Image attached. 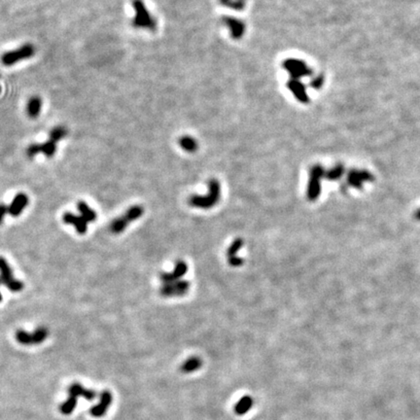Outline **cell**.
Wrapping results in <instances>:
<instances>
[{
	"instance_id": "cell-10",
	"label": "cell",
	"mask_w": 420,
	"mask_h": 420,
	"mask_svg": "<svg viewBox=\"0 0 420 420\" xmlns=\"http://www.w3.org/2000/svg\"><path fill=\"white\" fill-rule=\"evenodd\" d=\"M188 271V266L184 261H178L175 264V267L172 272L170 273H164L161 275V280L163 281V284H168L177 280H180L185 275Z\"/></svg>"
},
{
	"instance_id": "cell-14",
	"label": "cell",
	"mask_w": 420,
	"mask_h": 420,
	"mask_svg": "<svg viewBox=\"0 0 420 420\" xmlns=\"http://www.w3.org/2000/svg\"><path fill=\"white\" fill-rule=\"evenodd\" d=\"M28 202H29L28 197L25 194H23V193L18 194L13 199L10 206L8 207V213L11 216H14V217L21 215L24 209L27 207Z\"/></svg>"
},
{
	"instance_id": "cell-25",
	"label": "cell",
	"mask_w": 420,
	"mask_h": 420,
	"mask_svg": "<svg viewBox=\"0 0 420 420\" xmlns=\"http://www.w3.org/2000/svg\"><path fill=\"white\" fill-rule=\"evenodd\" d=\"M144 213V209L140 206H134L127 210V212L124 214L125 218L130 222H134L140 218Z\"/></svg>"
},
{
	"instance_id": "cell-23",
	"label": "cell",
	"mask_w": 420,
	"mask_h": 420,
	"mask_svg": "<svg viewBox=\"0 0 420 420\" xmlns=\"http://www.w3.org/2000/svg\"><path fill=\"white\" fill-rule=\"evenodd\" d=\"M68 136V130L64 126H57L52 129L49 134V140L58 143L59 141L64 140Z\"/></svg>"
},
{
	"instance_id": "cell-20",
	"label": "cell",
	"mask_w": 420,
	"mask_h": 420,
	"mask_svg": "<svg viewBox=\"0 0 420 420\" xmlns=\"http://www.w3.org/2000/svg\"><path fill=\"white\" fill-rule=\"evenodd\" d=\"M77 209L80 212L81 216L89 223V222H94L96 220V213L94 210H92L85 202L81 201L77 204Z\"/></svg>"
},
{
	"instance_id": "cell-17",
	"label": "cell",
	"mask_w": 420,
	"mask_h": 420,
	"mask_svg": "<svg viewBox=\"0 0 420 420\" xmlns=\"http://www.w3.org/2000/svg\"><path fill=\"white\" fill-rule=\"evenodd\" d=\"M253 399L251 396H243L238 400V402L234 406V413L237 416H244L246 415L253 407Z\"/></svg>"
},
{
	"instance_id": "cell-34",
	"label": "cell",
	"mask_w": 420,
	"mask_h": 420,
	"mask_svg": "<svg viewBox=\"0 0 420 420\" xmlns=\"http://www.w3.org/2000/svg\"><path fill=\"white\" fill-rule=\"evenodd\" d=\"M8 213V207L4 204H0V224L3 222L5 215Z\"/></svg>"
},
{
	"instance_id": "cell-5",
	"label": "cell",
	"mask_w": 420,
	"mask_h": 420,
	"mask_svg": "<svg viewBox=\"0 0 420 420\" xmlns=\"http://www.w3.org/2000/svg\"><path fill=\"white\" fill-rule=\"evenodd\" d=\"M283 69L286 70L291 79L300 80L303 77L312 75V70L307 67V65L298 59H287L282 63Z\"/></svg>"
},
{
	"instance_id": "cell-18",
	"label": "cell",
	"mask_w": 420,
	"mask_h": 420,
	"mask_svg": "<svg viewBox=\"0 0 420 420\" xmlns=\"http://www.w3.org/2000/svg\"><path fill=\"white\" fill-rule=\"evenodd\" d=\"M0 280L3 285H6L14 280L12 269L9 263L3 257H0Z\"/></svg>"
},
{
	"instance_id": "cell-3",
	"label": "cell",
	"mask_w": 420,
	"mask_h": 420,
	"mask_svg": "<svg viewBox=\"0 0 420 420\" xmlns=\"http://www.w3.org/2000/svg\"><path fill=\"white\" fill-rule=\"evenodd\" d=\"M35 54V47L32 44H24L17 49L5 52L1 57V63L5 67H12L22 61L32 58Z\"/></svg>"
},
{
	"instance_id": "cell-8",
	"label": "cell",
	"mask_w": 420,
	"mask_h": 420,
	"mask_svg": "<svg viewBox=\"0 0 420 420\" xmlns=\"http://www.w3.org/2000/svg\"><path fill=\"white\" fill-rule=\"evenodd\" d=\"M374 176L368 170L351 169L348 174V183L350 186L361 190L365 182H373Z\"/></svg>"
},
{
	"instance_id": "cell-13",
	"label": "cell",
	"mask_w": 420,
	"mask_h": 420,
	"mask_svg": "<svg viewBox=\"0 0 420 420\" xmlns=\"http://www.w3.org/2000/svg\"><path fill=\"white\" fill-rule=\"evenodd\" d=\"M288 89L293 93V95L301 102V103H308L309 97L306 93L305 86L300 80L297 79H291L287 83Z\"/></svg>"
},
{
	"instance_id": "cell-11",
	"label": "cell",
	"mask_w": 420,
	"mask_h": 420,
	"mask_svg": "<svg viewBox=\"0 0 420 420\" xmlns=\"http://www.w3.org/2000/svg\"><path fill=\"white\" fill-rule=\"evenodd\" d=\"M112 403V394L108 390H104L100 395V401L99 403L93 407L90 411L91 415L94 418H101L103 417L107 410L109 409L110 405Z\"/></svg>"
},
{
	"instance_id": "cell-30",
	"label": "cell",
	"mask_w": 420,
	"mask_h": 420,
	"mask_svg": "<svg viewBox=\"0 0 420 420\" xmlns=\"http://www.w3.org/2000/svg\"><path fill=\"white\" fill-rule=\"evenodd\" d=\"M242 246H243V240L241 238H236L228 249V253H227L228 258L236 256L237 252L242 248Z\"/></svg>"
},
{
	"instance_id": "cell-29",
	"label": "cell",
	"mask_w": 420,
	"mask_h": 420,
	"mask_svg": "<svg viewBox=\"0 0 420 420\" xmlns=\"http://www.w3.org/2000/svg\"><path fill=\"white\" fill-rule=\"evenodd\" d=\"M16 339L17 341L23 346H31L33 345L32 336L30 333H27L23 330H18L16 332Z\"/></svg>"
},
{
	"instance_id": "cell-7",
	"label": "cell",
	"mask_w": 420,
	"mask_h": 420,
	"mask_svg": "<svg viewBox=\"0 0 420 420\" xmlns=\"http://www.w3.org/2000/svg\"><path fill=\"white\" fill-rule=\"evenodd\" d=\"M190 282L187 280H177L168 284H163L161 294L164 297H181L189 291Z\"/></svg>"
},
{
	"instance_id": "cell-21",
	"label": "cell",
	"mask_w": 420,
	"mask_h": 420,
	"mask_svg": "<svg viewBox=\"0 0 420 420\" xmlns=\"http://www.w3.org/2000/svg\"><path fill=\"white\" fill-rule=\"evenodd\" d=\"M179 145L181 146V148L186 151L188 153H193L196 152L199 148V143L198 141L195 140L192 137L189 136H184L179 140Z\"/></svg>"
},
{
	"instance_id": "cell-16",
	"label": "cell",
	"mask_w": 420,
	"mask_h": 420,
	"mask_svg": "<svg viewBox=\"0 0 420 420\" xmlns=\"http://www.w3.org/2000/svg\"><path fill=\"white\" fill-rule=\"evenodd\" d=\"M42 99L39 96H32L29 98L27 104H26V113L29 118L36 119L40 115L42 110Z\"/></svg>"
},
{
	"instance_id": "cell-4",
	"label": "cell",
	"mask_w": 420,
	"mask_h": 420,
	"mask_svg": "<svg viewBox=\"0 0 420 420\" xmlns=\"http://www.w3.org/2000/svg\"><path fill=\"white\" fill-rule=\"evenodd\" d=\"M326 170L320 164L313 165L309 170V180L307 184V199L310 202L316 201L321 194V181L325 177Z\"/></svg>"
},
{
	"instance_id": "cell-36",
	"label": "cell",
	"mask_w": 420,
	"mask_h": 420,
	"mask_svg": "<svg viewBox=\"0 0 420 420\" xmlns=\"http://www.w3.org/2000/svg\"><path fill=\"white\" fill-rule=\"evenodd\" d=\"M2 301V295H1V292H0V302Z\"/></svg>"
},
{
	"instance_id": "cell-33",
	"label": "cell",
	"mask_w": 420,
	"mask_h": 420,
	"mask_svg": "<svg viewBox=\"0 0 420 420\" xmlns=\"http://www.w3.org/2000/svg\"><path fill=\"white\" fill-rule=\"evenodd\" d=\"M228 261H229V264H230L232 267H234V268L240 267V266H242V264H243V259H242V258H240V257H230V258H228Z\"/></svg>"
},
{
	"instance_id": "cell-28",
	"label": "cell",
	"mask_w": 420,
	"mask_h": 420,
	"mask_svg": "<svg viewBox=\"0 0 420 420\" xmlns=\"http://www.w3.org/2000/svg\"><path fill=\"white\" fill-rule=\"evenodd\" d=\"M220 3L232 10L240 11L243 10L247 0H219Z\"/></svg>"
},
{
	"instance_id": "cell-9",
	"label": "cell",
	"mask_w": 420,
	"mask_h": 420,
	"mask_svg": "<svg viewBox=\"0 0 420 420\" xmlns=\"http://www.w3.org/2000/svg\"><path fill=\"white\" fill-rule=\"evenodd\" d=\"M223 23L225 26H227V28L230 31L231 36L233 37V39L238 40L240 38H242V36L245 33V24L240 21L237 18L234 17H231V16H225L223 19Z\"/></svg>"
},
{
	"instance_id": "cell-31",
	"label": "cell",
	"mask_w": 420,
	"mask_h": 420,
	"mask_svg": "<svg viewBox=\"0 0 420 420\" xmlns=\"http://www.w3.org/2000/svg\"><path fill=\"white\" fill-rule=\"evenodd\" d=\"M11 292H20V291H22L23 289V283L22 281H20V280H16V279H14V280H12V281H10L8 284H6L5 285Z\"/></svg>"
},
{
	"instance_id": "cell-37",
	"label": "cell",
	"mask_w": 420,
	"mask_h": 420,
	"mask_svg": "<svg viewBox=\"0 0 420 420\" xmlns=\"http://www.w3.org/2000/svg\"><path fill=\"white\" fill-rule=\"evenodd\" d=\"M1 284H2V282H1V280H0V285H1Z\"/></svg>"
},
{
	"instance_id": "cell-12",
	"label": "cell",
	"mask_w": 420,
	"mask_h": 420,
	"mask_svg": "<svg viewBox=\"0 0 420 420\" xmlns=\"http://www.w3.org/2000/svg\"><path fill=\"white\" fill-rule=\"evenodd\" d=\"M63 220L68 225H73L79 234H85L88 231V222L82 216L75 215L71 212H66L63 216Z\"/></svg>"
},
{
	"instance_id": "cell-22",
	"label": "cell",
	"mask_w": 420,
	"mask_h": 420,
	"mask_svg": "<svg viewBox=\"0 0 420 420\" xmlns=\"http://www.w3.org/2000/svg\"><path fill=\"white\" fill-rule=\"evenodd\" d=\"M345 173V166L341 163L335 165L331 169L325 172V177L329 181H337L339 180Z\"/></svg>"
},
{
	"instance_id": "cell-2",
	"label": "cell",
	"mask_w": 420,
	"mask_h": 420,
	"mask_svg": "<svg viewBox=\"0 0 420 420\" xmlns=\"http://www.w3.org/2000/svg\"><path fill=\"white\" fill-rule=\"evenodd\" d=\"M132 4L135 10L133 25L137 28L154 31L157 28V21L149 12L143 0H133Z\"/></svg>"
},
{
	"instance_id": "cell-27",
	"label": "cell",
	"mask_w": 420,
	"mask_h": 420,
	"mask_svg": "<svg viewBox=\"0 0 420 420\" xmlns=\"http://www.w3.org/2000/svg\"><path fill=\"white\" fill-rule=\"evenodd\" d=\"M77 405V398L75 397L70 396L69 399L61 405V413L64 415H70L72 414V412L75 410Z\"/></svg>"
},
{
	"instance_id": "cell-35",
	"label": "cell",
	"mask_w": 420,
	"mask_h": 420,
	"mask_svg": "<svg viewBox=\"0 0 420 420\" xmlns=\"http://www.w3.org/2000/svg\"><path fill=\"white\" fill-rule=\"evenodd\" d=\"M415 217H416V219H418V220H420V209L416 212Z\"/></svg>"
},
{
	"instance_id": "cell-6",
	"label": "cell",
	"mask_w": 420,
	"mask_h": 420,
	"mask_svg": "<svg viewBox=\"0 0 420 420\" xmlns=\"http://www.w3.org/2000/svg\"><path fill=\"white\" fill-rule=\"evenodd\" d=\"M57 152V143L48 140L44 143H33L30 144L26 149V155L28 158H34L39 153L45 155L47 158H52Z\"/></svg>"
},
{
	"instance_id": "cell-15",
	"label": "cell",
	"mask_w": 420,
	"mask_h": 420,
	"mask_svg": "<svg viewBox=\"0 0 420 420\" xmlns=\"http://www.w3.org/2000/svg\"><path fill=\"white\" fill-rule=\"evenodd\" d=\"M70 396L78 397L82 396L88 401H93L96 397V392L92 389H86L84 388L80 383H73L69 389Z\"/></svg>"
},
{
	"instance_id": "cell-32",
	"label": "cell",
	"mask_w": 420,
	"mask_h": 420,
	"mask_svg": "<svg viewBox=\"0 0 420 420\" xmlns=\"http://www.w3.org/2000/svg\"><path fill=\"white\" fill-rule=\"evenodd\" d=\"M324 81H325L324 76H323L322 74H320V75H318V76L314 77V78L310 81V86H311L313 89H315V90H319V89H321V88H322V86H323V84H324Z\"/></svg>"
},
{
	"instance_id": "cell-26",
	"label": "cell",
	"mask_w": 420,
	"mask_h": 420,
	"mask_svg": "<svg viewBox=\"0 0 420 420\" xmlns=\"http://www.w3.org/2000/svg\"><path fill=\"white\" fill-rule=\"evenodd\" d=\"M48 335H49V332L45 327H38L33 333H31L33 345L42 344L48 338Z\"/></svg>"
},
{
	"instance_id": "cell-1",
	"label": "cell",
	"mask_w": 420,
	"mask_h": 420,
	"mask_svg": "<svg viewBox=\"0 0 420 420\" xmlns=\"http://www.w3.org/2000/svg\"><path fill=\"white\" fill-rule=\"evenodd\" d=\"M220 195L221 186L219 181L216 179H211L209 183V193L206 196L194 195L190 197L189 204L194 208L209 210L213 208L219 202Z\"/></svg>"
},
{
	"instance_id": "cell-24",
	"label": "cell",
	"mask_w": 420,
	"mask_h": 420,
	"mask_svg": "<svg viewBox=\"0 0 420 420\" xmlns=\"http://www.w3.org/2000/svg\"><path fill=\"white\" fill-rule=\"evenodd\" d=\"M129 221L125 218V216H120L118 218H115L111 225H110V231L113 233H121L123 231L126 230V228L128 227Z\"/></svg>"
},
{
	"instance_id": "cell-19",
	"label": "cell",
	"mask_w": 420,
	"mask_h": 420,
	"mask_svg": "<svg viewBox=\"0 0 420 420\" xmlns=\"http://www.w3.org/2000/svg\"><path fill=\"white\" fill-rule=\"evenodd\" d=\"M202 365H203V360L198 356H193V357H190L182 364L181 371L184 373H194L198 371L199 369H201Z\"/></svg>"
}]
</instances>
